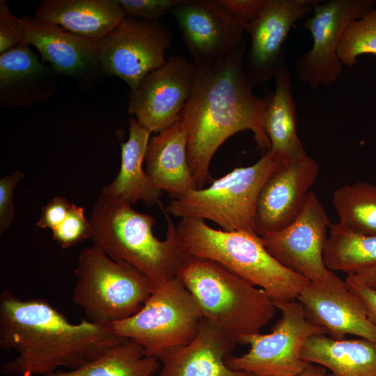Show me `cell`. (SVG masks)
<instances>
[{
  "mask_svg": "<svg viewBox=\"0 0 376 376\" xmlns=\"http://www.w3.org/2000/svg\"><path fill=\"white\" fill-rule=\"evenodd\" d=\"M244 51L243 42L217 62L196 68L191 95L180 113L187 135L188 164L198 189L211 181V160L233 134L251 130L258 149L265 153L270 149L263 116L272 93L262 98L253 93L244 64Z\"/></svg>",
  "mask_w": 376,
  "mask_h": 376,
  "instance_id": "cell-1",
  "label": "cell"
},
{
  "mask_svg": "<svg viewBox=\"0 0 376 376\" xmlns=\"http://www.w3.org/2000/svg\"><path fill=\"white\" fill-rule=\"evenodd\" d=\"M121 338L107 326L77 324L42 299H21L7 290L0 296V346L16 357L5 363L6 376H46L60 367H81Z\"/></svg>",
  "mask_w": 376,
  "mask_h": 376,
  "instance_id": "cell-2",
  "label": "cell"
},
{
  "mask_svg": "<svg viewBox=\"0 0 376 376\" xmlns=\"http://www.w3.org/2000/svg\"><path fill=\"white\" fill-rule=\"evenodd\" d=\"M167 221L166 238L153 234L155 218L135 210L129 203L100 195L89 221L93 246L110 258L134 267L156 285L179 276L191 257L176 225L162 207Z\"/></svg>",
  "mask_w": 376,
  "mask_h": 376,
  "instance_id": "cell-3",
  "label": "cell"
},
{
  "mask_svg": "<svg viewBox=\"0 0 376 376\" xmlns=\"http://www.w3.org/2000/svg\"><path fill=\"white\" fill-rule=\"evenodd\" d=\"M176 228L190 256L218 263L263 289L273 302L297 301L310 282L280 264L256 233L214 229L194 218H181Z\"/></svg>",
  "mask_w": 376,
  "mask_h": 376,
  "instance_id": "cell-4",
  "label": "cell"
},
{
  "mask_svg": "<svg viewBox=\"0 0 376 376\" xmlns=\"http://www.w3.org/2000/svg\"><path fill=\"white\" fill-rule=\"evenodd\" d=\"M179 276L203 317L237 343L244 345L274 315V302L263 289L215 261L191 256Z\"/></svg>",
  "mask_w": 376,
  "mask_h": 376,
  "instance_id": "cell-5",
  "label": "cell"
},
{
  "mask_svg": "<svg viewBox=\"0 0 376 376\" xmlns=\"http://www.w3.org/2000/svg\"><path fill=\"white\" fill-rule=\"evenodd\" d=\"M73 302L88 320L104 326L139 312L156 284L131 265L116 261L95 246L79 255Z\"/></svg>",
  "mask_w": 376,
  "mask_h": 376,
  "instance_id": "cell-6",
  "label": "cell"
},
{
  "mask_svg": "<svg viewBox=\"0 0 376 376\" xmlns=\"http://www.w3.org/2000/svg\"><path fill=\"white\" fill-rule=\"evenodd\" d=\"M281 161L270 150L253 164L237 167L207 187L196 188L172 199L165 212L179 218L207 219L225 231L254 232L260 192Z\"/></svg>",
  "mask_w": 376,
  "mask_h": 376,
  "instance_id": "cell-7",
  "label": "cell"
},
{
  "mask_svg": "<svg viewBox=\"0 0 376 376\" xmlns=\"http://www.w3.org/2000/svg\"><path fill=\"white\" fill-rule=\"evenodd\" d=\"M203 315L194 297L178 276L156 285L141 309L112 323L108 329L120 338L134 340L151 356L189 343Z\"/></svg>",
  "mask_w": 376,
  "mask_h": 376,
  "instance_id": "cell-8",
  "label": "cell"
},
{
  "mask_svg": "<svg viewBox=\"0 0 376 376\" xmlns=\"http://www.w3.org/2000/svg\"><path fill=\"white\" fill-rule=\"evenodd\" d=\"M274 304L281 315L272 331L247 337L244 345H250L249 351L228 358L229 368L253 376H297L308 366L301 358L305 343L313 336L327 334V330L308 320L299 301Z\"/></svg>",
  "mask_w": 376,
  "mask_h": 376,
  "instance_id": "cell-9",
  "label": "cell"
},
{
  "mask_svg": "<svg viewBox=\"0 0 376 376\" xmlns=\"http://www.w3.org/2000/svg\"><path fill=\"white\" fill-rule=\"evenodd\" d=\"M171 41V31L159 21L127 16L98 42L102 72L123 79L134 91L164 64Z\"/></svg>",
  "mask_w": 376,
  "mask_h": 376,
  "instance_id": "cell-10",
  "label": "cell"
},
{
  "mask_svg": "<svg viewBox=\"0 0 376 376\" xmlns=\"http://www.w3.org/2000/svg\"><path fill=\"white\" fill-rule=\"evenodd\" d=\"M374 0L318 1L312 6L313 15L302 26L313 38V46L295 62L297 77L312 88L335 82L343 70L337 48L346 27L375 8Z\"/></svg>",
  "mask_w": 376,
  "mask_h": 376,
  "instance_id": "cell-11",
  "label": "cell"
},
{
  "mask_svg": "<svg viewBox=\"0 0 376 376\" xmlns=\"http://www.w3.org/2000/svg\"><path fill=\"white\" fill-rule=\"evenodd\" d=\"M196 67L180 55L169 56L162 65L130 91L128 113L150 132H160L180 120L196 77Z\"/></svg>",
  "mask_w": 376,
  "mask_h": 376,
  "instance_id": "cell-12",
  "label": "cell"
},
{
  "mask_svg": "<svg viewBox=\"0 0 376 376\" xmlns=\"http://www.w3.org/2000/svg\"><path fill=\"white\" fill-rule=\"evenodd\" d=\"M329 216L314 191H309L297 217L285 228L260 236L267 251L283 266L310 282L330 272L323 252L331 226Z\"/></svg>",
  "mask_w": 376,
  "mask_h": 376,
  "instance_id": "cell-13",
  "label": "cell"
},
{
  "mask_svg": "<svg viewBox=\"0 0 376 376\" xmlns=\"http://www.w3.org/2000/svg\"><path fill=\"white\" fill-rule=\"evenodd\" d=\"M171 13L197 68L226 57L244 42L246 24L214 0H186Z\"/></svg>",
  "mask_w": 376,
  "mask_h": 376,
  "instance_id": "cell-14",
  "label": "cell"
},
{
  "mask_svg": "<svg viewBox=\"0 0 376 376\" xmlns=\"http://www.w3.org/2000/svg\"><path fill=\"white\" fill-rule=\"evenodd\" d=\"M316 0H265L246 26L251 46L245 70L252 86H262L274 79L282 58L283 45L295 23L313 11Z\"/></svg>",
  "mask_w": 376,
  "mask_h": 376,
  "instance_id": "cell-15",
  "label": "cell"
},
{
  "mask_svg": "<svg viewBox=\"0 0 376 376\" xmlns=\"http://www.w3.org/2000/svg\"><path fill=\"white\" fill-rule=\"evenodd\" d=\"M297 300L308 320L325 329L330 337L344 339L354 335L376 343V326L363 301L334 272L320 281L309 282Z\"/></svg>",
  "mask_w": 376,
  "mask_h": 376,
  "instance_id": "cell-16",
  "label": "cell"
},
{
  "mask_svg": "<svg viewBox=\"0 0 376 376\" xmlns=\"http://www.w3.org/2000/svg\"><path fill=\"white\" fill-rule=\"evenodd\" d=\"M23 40L34 46L43 62L60 76L74 79L80 88L93 89L103 74L98 42L64 30L33 16H24Z\"/></svg>",
  "mask_w": 376,
  "mask_h": 376,
  "instance_id": "cell-17",
  "label": "cell"
},
{
  "mask_svg": "<svg viewBox=\"0 0 376 376\" xmlns=\"http://www.w3.org/2000/svg\"><path fill=\"white\" fill-rule=\"evenodd\" d=\"M318 172V162L307 155L281 162L258 196L255 233L260 236L290 224L303 209Z\"/></svg>",
  "mask_w": 376,
  "mask_h": 376,
  "instance_id": "cell-18",
  "label": "cell"
},
{
  "mask_svg": "<svg viewBox=\"0 0 376 376\" xmlns=\"http://www.w3.org/2000/svg\"><path fill=\"white\" fill-rule=\"evenodd\" d=\"M58 76L21 41L0 54L1 106L28 107L49 100L57 92Z\"/></svg>",
  "mask_w": 376,
  "mask_h": 376,
  "instance_id": "cell-19",
  "label": "cell"
},
{
  "mask_svg": "<svg viewBox=\"0 0 376 376\" xmlns=\"http://www.w3.org/2000/svg\"><path fill=\"white\" fill-rule=\"evenodd\" d=\"M237 343L203 318L195 338L188 344L168 349L158 357V376H253L229 368Z\"/></svg>",
  "mask_w": 376,
  "mask_h": 376,
  "instance_id": "cell-20",
  "label": "cell"
},
{
  "mask_svg": "<svg viewBox=\"0 0 376 376\" xmlns=\"http://www.w3.org/2000/svg\"><path fill=\"white\" fill-rule=\"evenodd\" d=\"M187 135L180 119L149 141L145 171L151 184L172 199L197 188L187 153Z\"/></svg>",
  "mask_w": 376,
  "mask_h": 376,
  "instance_id": "cell-21",
  "label": "cell"
},
{
  "mask_svg": "<svg viewBox=\"0 0 376 376\" xmlns=\"http://www.w3.org/2000/svg\"><path fill=\"white\" fill-rule=\"evenodd\" d=\"M33 17L100 41L127 15L116 0H44Z\"/></svg>",
  "mask_w": 376,
  "mask_h": 376,
  "instance_id": "cell-22",
  "label": "cell"
},
{
  "mask_svg": "<svg viewBox=\"0 0 376 376\" xmlns=\"http://www.w3.org/2000/svg\"><path fill=\"white\" fill-rule=\"evenodd\" d=\"M151 132L135 118L130 119L129 138L121 143V164L117 177L102 189V195L131 205L143 201L148 205H159L162 191L150 182L143 162Z\"/></svg>",
  "mask_w": 376,
  "mask_h": 376,
  "instance_id": "cell-23",
  "label": "cell"
},
{
  "mask_svg": "<svg viewBox=\"0 0 376 376\" xmlns=\"http://www.w3.org/2000/svg\"><path fill=\"white\" fill-rule=\"evenodd\" d=\"M275 91L263 116L264 130L270 142L269 150L281 162L306 155L297 132L295 102L291 72L285 56L274 77Z\"/></svg>",
  "mask_w": 376,
  "mask_h": 376,
  "instance_id": "cell-24",
  "label": "cell"
},
{
  "mask_svg": "<svg viewBox=\"0 0 376 376\" xmlns=\"http://www.w3.org/2000/svg\"><path fill=\"white\" fill-rule=\"evenodd\" d=\"M301 358L324 367L329 376H376V343L318 334L305 343Z\"/></svg>",
  "mask_w": 376,
  "mask_h": 376,
  "instance_id": "cell-25",
  "label": "cell"
},
{
  "mask_svg": "<svg viewBox=\"0 0 376 376\" xmlns=\"http://www.w3.org/2000/svg\"><path fill=\"white\" fill-rule=\"evenodd\" d=\"M160 367L157 357L148 354L134 340L121 338L81 367L69 371L56 370L46 376H155Z\"/></svg>",
  "mask_w": 376,
  "mask_h": 376,
  "instance_id": "cell-26",
  "label": "cell"
},
{
  "mask_svg": "<svg viewBox=\"0 0 376 376\" xmlns=\"http://www.w3.org/2000/svg\"><path fill=\"white\" fill-rule=\"evenodd\" d=\"M323 259L330 271L354 274L376 266V235L355 232L339 223L331 224Z\"/></svg>",
  "mask_w": 376,
  "mask_h": 376,
  "instance_id": "cell-27",
  "label": "cell"
},
{
  "mask_svg": "<svg viewBox=\"0 0 376 376\" xmlns=\"http://www.w3.org/2000/svg\"><path fill=\"white\" fill-rule=\"evenodd\" d=\"M341 225L361 234L376 235V185L360 181L336 189L332 196Z\"/></svg>",
  "mask_w": 376,
  "mask_h": 376,
  "instance_id": "cell-28",
  "label": "cell"
},
{
  "mask_svg": "<svg viewBox=\"0 0 376 376\" xmlns=\"http://www.w3.org/2000/svg\"><path fill=\"white\" fill-rule=\"evenodd\" d=\"M343 65L352 66L362 54L376 55V8L352 22L344 30L337 48Z\"/></svg>",
  "mask_w": 376,
  "mask_h": 376,
  "instance_id": "cell-29",
  "label": "cell"
},
{
  "mask_svg": "<svg viewBox=\"0 0 376 376\" xmlns=\"http://www.w3.org/2000/svg\"><path fill=\"white\" fill-rule=\"evenodd\" d=\"M52 233L53 240L63 249L91 238V224L84 216V208L72 203L64 221Z\"/></svg>",
  "mask_w": 376,
  "mask_h": 376,
  "instance_id": "cell-30",
  "label": "cell"
},
{
  "mask_svg": "<svg viewBox=\"0 0 376 376\" xmlns=\"http://www.w3.org/2000/svg\"><path fill=\"white\" fill-rule=\"evenodd\" d=\"M127 16L147 22H158L186 0H116Z\"/></svg>",
  "mask_w": 376,
  "mask_h": 376,
  "instance_id": "cell-31",
  "label": "cell"
},
{
  "mask_svg": "<svg viewBox=\"0 0 376 376\" xmlns=\"http://www.w3.org/2000/svg\"><path fill=\"white\" fill-rule=\"evenodd\" d=\"M22 19L15 16L5 0L0 1V54L23 40Z\"/></svg>",
  "mask_w": 376,
  "mask_h": 376,
  "instance_id": "cell-32",
  "label": "cell"
},
{
  "mask_svg": "<svg viewBox=\"0 0 376 376\" xmlns=\"http://www.w3.org/2000/svg\"><path fill=\"white\" fill-rule=\"evenodd\" d=\"M24 176L23 172L15 170L0 180V234L10 226L14 219V191Z\"/></svg>",
  "mask_w": 376,
  "mask_h": 376,
  "instance_id": "cell-33",
  "label": "cell"
},
{
  "mask_svg": "<svg viewBox=\"0 0 376 376\" xmlns=\"http://www.w3.org/2000/svg\"><path fill=\"white\" fill-rule=\"evenodd\" d=\"M72 205L66 198L61 196L51 198L42 207L40 216L36 225L39 228L52 230L64 221Z\"/></svg>",
  "mask_w": 376,
  "mask_h": 376,
  "instance_id": "cell-34",
  "label": "cell"
},
{
  "mask_svg": "<svg viewBox=\"0 0 376 376\" xmlns=\"http://www.w3.org/2000/svg\"><path fill=\"white\" fill-rule=\"evenodd\" d=\"M228 14L249 24L264 5L265 0H214Z\"/></svg>",
  "mask_w": 376,
  "mask_h": 376,
  "instance_id": "cell-35",
  "label": "cell"
},
{
  "mask_svg": "<svg viewBox=\"0 0 376 376\" xmlns=\"http://www.w3.org/2000/svg\"><path fill=\"white\" fill-rule=\"evenodd\" d=\"M345 282L363 301L369 319L376 326V287L367 286L358 282L352 274H347Z\"/></svg>",
  "mask_w": 376,
  "mask_h": 376,
  "instance_id": "cell-36",
  "label": "cell"
},
{
  "mask_svg": "<svg viewBox=\"0 0 376 376\" xmlns=\"http://www.w3.org/2000/svg\"><path fill=\"white\" fill-rule=\"evenodd\" d=\"M353 277L359 283L370 287H376V266L361 270Z\"/></svg>",
  "mask_w": 376,
  "mask_h": 376,
  "instance_id": "cell-37",
  "label": "cell"
},
{
  "mask_svg": "<svg viewBox=\"0 0 376 376\" xmlns=\"http://www.w3.org/2000/svg\"><path fill=\"white\" fill-rule=\"evenodd\" d=\"M297 376H329V373L324 367L320 365L309 363Z\"/></svg>",
  "mask_w": 376,
  "mask_h": 376,
  "instance_id": "cell-38",
  "label": "cell"
},
{
  "mask_svg": "<svg viewBox=\"0 0 376 376\" xmlns=\"http://www.w3.org/2000/svg\"><path fill=\"white\" fill-rule=\"evenodd\" d=\"M4 376H6V375H4Z\"/></svg>",
  "mask_w": 376,
  "mask_h": 376,
  "instance_id": "cell-39",
  "label": "cell"
}]
</instances>
